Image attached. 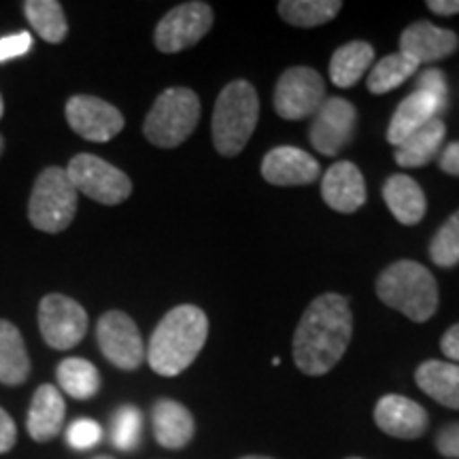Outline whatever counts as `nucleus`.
<instances>
[{
    "label": "nucleus",
    "instance_id": "obj_1",
    "mask_svg": "<svg viewBox=\"0 0 459 459\" xmlns=\"http://www.w3.org/2000/svg\"><path fill=\"white\" fill-rule=\"evenodd\" d=\"M353 334V315L341 294H321L308 304L294 334V359L304 375L330 372L347 351Z\"/></svg>",
    "mask_w": 459,
    "mask_h": 459
},
{
    "label": "nucleus",
    "instance_id": "obj_2",
    "mask_svg": "<svg viewBox=\"0 0 459 459\" xmlns=\"http://www.w3.org/2000/svg\"><path fill=\"white\" fill-rule=\"evenodd\" d=\"M209 336V319L203 308L181 304L164 315L149 341L147 361L160 377H177L194 364Z\"/></svg>",
    "mask_w": 459,
    "mask_h": 459
},
{
    "label": "nucleus",
    "instance_id": "obj_3",
    "mask_svg": "<svg viewBox=\"0 0 459 459\" xmlns=\"http://www.w3.org/2000/svg\"><path fill=\"white\" fill-rule=\"evenodd\" d=\"M377 294L383 304L423 324L438 308V285L423 264L400 260L387 266L377 279Z\"/></svg>",
    "mask_w": 459,
    "mask_h": 459
},
{
    "label": "nucleus",
    "instance_id": "obj_4",
    "mask_svg": "<svg viewBox=\"0 0 459 459\" xmlns=\"http://www.w3.org/2000/svg\"><path fill=\"white\" fill-rule=\"evenodd\" d=\"M260 119V99L249 82L228 83L217 96L213 111V143L221 156L232 158L243 152Z\"/></svg>",
    "mask_w": 459,
    "mask_h": 459
},
{
    "label": "nucleus",
    "instance_id": "obj_5",
    "mask_svg": "<svg viewBox=\"0 0 459 459\" xmlns=\"http://www.w3.org/2000/svg\"><path fill=\"white\" fill-rule=\"evenodd\" d=\"M200 119V100L196 91L187 88H169L158 96L147 113L143 132L152 145L175 149L194 134Z\"/></svg>",
    "mask_w": 459,
    "mask_h": 459
},
{
    "label": "nucleus",
    "instance_id": "obj_6",
    "mask_svg": "<svg viewBox=\"0 0 459 459\" xmlns=\"http://www.w3.org/2000/svg\"><path fill=\"white\" fill-rule=\"evenodd\" d=\"M79 192L68 179L66 169L49 166L34 181L28 200V220L37 230L57 234L66 230L77 213Z\"/></svg>",
    "mask_w": 459,
    "mask_h": 459
},
{
    "label": "nucleus",
    "instance_id": "obj_7",
    "mask_svg": "<svg viewBox=\"0 0 459 459\" xmlns=\"http://www.w3.org/2000/svg\"><path fill=\"white\" fill-rule=\"evenodd\" d=\"M66 175L79 194L100 204H122L132 194L130 177L94 153L74 156L66 166Z\"/></svg>",
    "mask_w": 459,
    "mask_h": 459
},
{
    "label": "nucleus",
    "instance_id": "obj_8",
    "mask_svg": "<svg viewBox=\"0 0 459 459\" xmlns=\"http://www.w3.org/2000/svg\"><path fill=\"white\" fill-rule=\"evenodd\" d=\"M39 330L51 349L66 351L83 341L88 332V313L73 298L48 294L39 304Z\"/></svg>",
    "mask_w": 459,
    "mask_h": 459
},
{
    "label": "nucleus",
    "instance_id": "obj_9",
    "mask_svg": "<svg viewBox=\"0 0 459 459\" xmlns=\"http://www.w3.org/2000/svg\"><path fill=\"white\" fill-rule=\"evenodd\" d=\"M325 102L324 77L308 66L287 68L274 88V108L283 119H304Z\"/></svg>",
    "mask_w": 459,
    "mask_h": 459
},
{
    "label": "nucleus",
    "instance_id": "obj_10",
    "mask_svg": "<svg viewBox=\"0 0 459 459\" xmlns=\"http://www.w3.org/2000/svg\"><path fill=\"white\" fill-rule=\"evenodd\" d=\"M211 26H213V9L209 4L198 0L183 3L160 20L153 41L162 54H177L203 41Z\"/></svg>",
    "mask_w": 459,
    "mask_h": 459
},
{
    "label": "nucleus",
    "instance_id": "obj_11",
    "mask_svg": "<svg viewBox=\"0 0 459 459\" xmlns=\"http://www.w3.org/2000/svg\"><path fill=\"white\" fill-rule=\"evenodd\" d=\"M96 341L115 368L136 370L145 359V344L134 319L122 311H108L96 325Z\"/></svg>",
    "mask_w": 459,
    "mask_h": 459
},
{
    "label": "nucleus",
    "instance_id": "obj_12",
    "mask_svg": "<svg viewBox=\"0 0 459 459\" xmlns=\"http://www.w3.org/2000/svg\"><path fill=\"white\" fill-rule=\"evenodd\" d=\"M65 115L73 132L91 143L111 141L126 126L119 108H115L111 102L88 94H77L68 99Z\"/></svg>",
    "mask_w": 459,
    "mask_h": 459
},
{
    "label": "nucleus",
    "instance_id": "obj_13",
    "mask_svg": "<svg viewBox=\"0 0 459 459\" xmlns=\"http://www.w3.org/2000/svg\"><path fill=\"white\" fill-rule=\"evenodd\" d=\"M355 126H358V111L344 99H325L308 130V139L313 147L324 156H338L342 147H347L353 139Z\"/></svg>",
    "mask_w": 459,
    "mask_h": 459
},
{
    "label": "nucleus",
    "instance_id": "obj_14",
    "mask_svg": "<svg viewBox=\"0 0 459 459\" xmlns=\"http://www.w3.org/2000/svg\"><path fill=\"white\" fill-rule=\"evenodd\" d=\"M375 423L394 438H421L428 429V412L421 404L404 395L389 394L377 402Z\"/></svg>",
    "mask_w": 459,
    "mask_h": 459
},
{
    "label": "nucleus",
    "instance_id": "obj_15",
    "mask_svg": "<svg viewBox=\"0 0 459 459\" xmlns=\"http://www.w3.org/2000/svg\"><path fill=\"white\" fill-rule=\"evenodd\" d=\"M319 162L298 147H277L262 162L264 179L273 186H308L319 177Z\"/></svg>",
    "mask_w": 459,
    "mask_h": 459
},
{
    "label": "nucleus",
    "instance_id": "obj_16",
    "mask_svg": "<svg viewBox=\"0 0 459 459\" xmlns=\"http://www.w3.org/2000/svg\"><path fill=\"white\" fill-rule=\"evenodd\" d=\"M459 48V39L453 30L438 28L429 22L411 24L400 37V51L406 54L417 65H429L449 57Z\"/></svg>",
    "mask_w": 459,
    "mask_h": 459
},
{
    "label": "nucleus",
    "instance_id": "obj_17",
    "mask_svg": "<svg viewBox=\"0 0 459 459\" xmlns=\"http://www.w3.org/2000/svg\"><path fill=\"white\" fill-rule=\"evenodd\" d=\"M321 196L338 213H355L366 203V183L353 162H336L321 179Z\"/></svg>",
    "mask_w": 459,
    "mask_h": 459
},
{
    "label": "nucleus",
    "instance_id": "obj_18",
    "mask_svg": "<svg viewBox=\"0 0 459 459\" xmlns=\"http://www.w3.org/2000/svg\"><path fill=\"white\" fill-rule=\"evenodd\" d=\"M66 404L60 389L45 383L34 392L30 409H28L26 428L34 443H49L65 428Z\"/></svg>",
    "mask_w": 459,
    "mask_h": 459
},
{
    "label": "nucleus",
    "instance_id": "obj_19",
    "mask_svg": "<svg viewBox=\"0 0 459 459\" xmlns=\"http://www.w3.org/2000/svg\"><path fill=\"white\" fill-rule=\"evenodd\" d=\"M152 423L158 445L172 451L187 446L196 432L192 412L177 400H158L152 411Z\"/></svg>",
    "mask_w": 459,
    "mask_h": 459
},
{
    "label": "nucleus",
    "instance_id": "obj_20",
    "mask_svg": "<svg viewBox=\"0 0 459 459\" xmlns=\"http://www.w3.org/2000/svg\"><path fill=\"white\" fill-rule=\"evenodd\" d=\"M445 108L436 102V99L426 94V91H412L411 96H406L395 108L392 122L387 128V141L392 145L398 147L402 141H406L412 132H417L421 126L432 122L434 117H438V113H443Z\"/></svg>",
    "mask_w": 459,
    "mask_h": 459
},
{
    "label": "nucleus",
    "instance_id": "obj_21",
    "mask_svg": "<svg viewBox=\"0 0 459 459\" xmlns=\"http://www.w3.org/2000/svg\"><path fill=\"white\" fill-rule=\"evenodd\" d=\"M383 198L392 215L404 226H415L426 215V194L415 179L406 175L389 177L383 186Z\"/></svg>",
    "mask_w": 459,
    "mask_h": 459
},
{
    "label": "nucleus",
    "instance_id": "obj_22",
    "mask_svg": "<svg viewBox=\"0 0 459 459\" xmlns=\"http://www.w3.org/2000/svg\"><path fill=\"white\" fill-rule=\"evenodd\" d=\"M415 381L423 394L446 406L459 411V366L453 361L429 359L417 368Z\"/></svg>",
    "mask_w": 459,
    "mask_h": 459
},
{
    "label": "nucleus",
    "instance_id": "obj_23",
    "mask_svg": "<svg viewBox=\"0 0 459 459\" xmlns=\"http://www.w3.org/2000/svg\"><path fill=\"white\" fill-rule=\"evenodd\" d=\"M30 377V358L17 325L0 319V383L17 387Z\"/></svg>",
    "mask_w": 459,
    "mask_h": 459
},
{
    "label": "nucleus",
    "instance_id": "obj_24",
    "mask_svg": "<svg viewBox=\"0 0 459 459\" xmlns=\"http://www.w3.org/2000/svg\"><path fill=\"white\" fill-rule=\"evenodd\" d=\"M446 134L445 122L440 117H434L432 122L421 126L417 132H412L406 141H402L395 147V162L404 169H419L426 166L443 145Z\"/></svg>",
    "mask_w": 459,
    "mask_h": 459
},
{
    "label": "nucleus",
    "instance_id": "obj_25",
    "mask_svg": "<svg viewBox=\"0 0 459 459\" xmlns=\"http://www.w3.org/2000/svg\"><path fill=\"white\" fill-rule=\"evenodd\" d=\"M375 62V48L366 41H353L334 51L330 62V79L336 88H351Z\"/></svg>",
    "mask_w": 459,
    "mask_h": 459
},
{
    "label": "nucleus",
    "instance_id": "obj_26",
    "mask_svg": "<svg viewBox=\"0 0 459 459\" xmlns=\"http://www.w3.org/2000/svg\"><path fill=\"white\" fill-rule=\"evenodd\" d=\"M57 385L74 400H90L100 389V372L83 358H66L56 370Z\"/></svg>",
    "mask_w": 459,
    "mask_h": 459
},
{
    "label": "nucleus",
    "instance_id": "obj_27",
    "mask_svg": "<svg viewBox=\"0 0 459 459\" xmlns=\"http://www.w3.org/2000/svg\"><path fill=\"white\" fill-rule=\"evenodd\" d=\"M24 15L43 41L57 45L66 39L68 22L57 0H26Z\"/></svg>",
    "mask_w": 459,
    "mask_h": 459
},
{
    "label": "nucleus",
    "instance_id": "obj_28",
    "mask_svg": "<svg viewBox=\"0 0 459 459\" xmlns=\"http://www.w3.org/2000/svg\"><path fill=\"white\" fill-rule=\"evenodd\" d=\"M342 9L341 0H283L279 13L287 24L298 28H315L328 24Z\"/></svg>",
    "mask_w": 459,
    "mask_h": 459
},
{
    "label": "nucleus",
    "instance_id": "obj_29",
    "mask_svg": "<svg viewBox=\"0 0 459 459\" xmlns=\"http://www.w3.org/2000/svg\"><path fill=\"white\" fill-rule=\"evenodd\" d=\"M417 68L419 65L412 57L398 51V54L381 57V60L372 66L368 79H366V85H368L372 94H387V91L395 90L398 85L404 83L406 79L412 77V74L417 73Z\"/></svg>",
    "mask_w": 459,
    "mask_h": 459
},
{
    "label": "nucleus",
    "instance_id": "obj_30",
    "mask_svg": "<svg viewBox=\"0 0 459 459\" xmlns=\"http://www.w3.org/2000/svg\"><path fill=\"white\" fill-rule=\"evenodd\" d=\"M143 415L136 406H119L111 421V443L119 451H134L141 445Z\"/></svg>",
    "mask_w": 459,
    "mask_h": 459
},
{
    "label": "nucleus",
    "instance_id": "obj_31",
    "mask_svg": "<svg viewBox=\"0 0 459 459\" xmlns=\"http://www.w3.org/2000/svg\"><path fill=\"white\" fill-rule=\"evenodd\" d=\"M429 257L436 266L451 268L459 264V211H455L429 243Z\"/></svg>",
    "mask_w": 459,
    "mask_h": 459
},
{
    "label": "nucleus",
    "instance_id": "obj_32",
    "mask_svg": "<svg viewBox=\"0 0 459 459\" xmlns=\"http://www.w3.org/2000/svg\"><path fill=\"white\" fill-rule=\"evenodd\" d=\"M102 440V428L94 419H77L66 429V445L73 446L74 451H85L96 446Z\"/></svg>",
    "mask_w": 459,
    "mask_h": 459
},
{
    "label": "nucleus",
    "instance_id": "obj_33",
    "mask_svg": "<svg viewBox=\"0 0 459 459\" xmlns=\"http://www.w3.org/2000/svg\"><path fill=\"white\" fill-rule=\"evenodd\" d=\"M417 91H426V94L436 99V102H438L443 108H446V105H449V96H446L449 94V88H446L445 73L438 71V68H428L426 73L419 74Z\"/></svg>",
    "mask_w": 459,
    "mask_h": 459
},
{
    "label": "nucleus",
    "instance_id": "obj_34",
    "mask_svg": "<svg viewBox=\"0 0 459 459\" xmlns=\"http://www.w3.org/2000/svg\"><path fill=\"white\" fill-rule=\"evenodd\" d=\"M32 37L30 32H17L0 39V62H9L30 51Z\"/></svg>",
    "mask_w": 459,
    "mask_h": 459
},
{
    "label": "nucleus",
    "instance_id": "obj_35",
    "mask_svg": "<svg viewBox=\"0 0 459 459\" xmlns=\"http://www.w3.org/2000/svg\"><path fill=\"white\" fill-rule=\"evenodd\" d=\"M436 449L440 455L459 459V423H451V426L440 429L436 436Z\"/></svg>",
    "mask_w": 459,
    "mask_h": 459
},
{
    "label": "nucleus",
    "instance_id": "obj_36",
    "mask_svg": "<svg viewBox=\"0 0 459 459\" xmlns=\"http://www.w3.org/2000/svg\"><path fill=\"white\" fill-rule=\"evenodd\" d=\"M17 443V428L13 417L0 406V455L9 453Z\"/></svg>",
    "mask_w": 459,
    "mask_h": 459
},
{
    "label": "nucleus",
    "instance_id": "obj_37",
    "mask_svg": "<svg viewBox=\"0 0 459 459\" xmlns=\"http://www.w3.org/2000/svg\"><path fill=\"white\" fill-rule=\"evenodd\" d=\"M438 166L446 172V175L459 177V141L446 145L443 156H440Z\"/></svg>",
    "mask_w": 459,
    "mask_h": 459
},
{
    "label": "nucleus",
    "instance_id": "obj_38",
    "mask_svg": "<svg viewBox=\"0 0 459 459\" xmlns=\"http://www.w3.org/2000/svg\"><path fill=\"white\" fill-rule=\"evenodd\" d=\"M440 349H443V353L453 361V364L459 361V324L445 332L443 341H440Z\"/></svg>",
    "mask_w": 459,
    "mask_h": 459
},
{
    "label": "nucleus",
    "instance_id": "obj_39",
    "mask_svg": "<svg viewBox=\"0 0 459 459\" xmlns=\"http://www.w3.org/2000/svg\"><path fill=\"white\" fill-rule=\"evenodd\" d=\"M428 7L436 15H455L459 13V0H429Z\"/></svg>",
    "mask_w": 459,
    "mask_h": 459
},
{
    "label": "nucleus",
    "instance_id": "obj_40",
    "mask_svg": "<svg viewBox=\"0 0 459 459\" xmlns=\"http://www.w3.org/2000/svg\"><path fill=\"white\" fill-rule=\"evenodd\" d=\"M4 115V100H3V94H0V119H3Z\"/></svg>",
    "mask_w": 459,
    "mask_h": 459
},
{
    "label": "nucleus",
    "instance_id": "obj_41",
    "mask_svg": "<svg viewBox=\"0 0 459 459\" xmlns=\"http://www.w3.org/2000/svg\"><path fill=\"white\" fill-rule=\"evenodd\" d=\"M240 459H273V457H264V455H247V457H240Z\"/></svg>",
    "mask_w": 459,
    "mask_h": 459
},
{
    "label": "nucleus",
    "instance_id": "obj_42",
    "mask_svg": "<svg viewBox=\"0 0 459 459\" xmlns=\"http://www.w3.org/2000/svg\"><path fill=\"white\" fill-rule=\"evenodd\" d=\"M3 149H4V141H3V136H0V153H3Z\"/></svg>",
    "mask_w": 459,
    "mask_h": 459
},
{
    "label": "nucleus",
    "instance_id": "obj_43",
    "mask_svg": "<svg viewBox=\"0 0 459 459\" xmlns=\"http://www.w3.org/2000/svg\"><path fill=\"white\" fill-rule=\"evenodd\" d=\"M94 459H115V457H111V455H99V457H94Z\"/></svg>",
    "mask_w": 459,
    "mask_h": 459
},
{
    "label": "nucleus",
    "instance_id": "obj_44",
    "mask_svg": "<svg viewBox=\"0 0 459 459\" xmlns=\"http://www.w3.org/2000/svg\"><path fill=\"white\" fill-rule=\"evenodd\" d=\"M349 459H359V457H349Z\"/></svg>",
    "mask_w": 459,
    "mask_h": 459
}]
</instances>
